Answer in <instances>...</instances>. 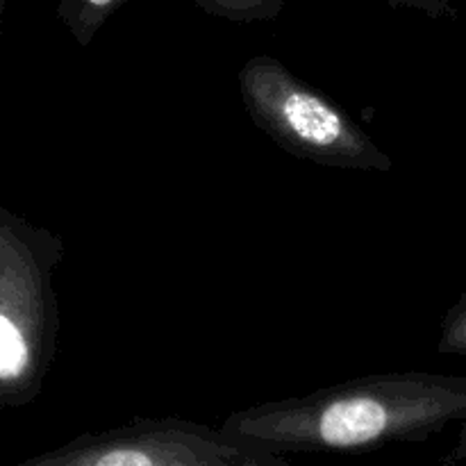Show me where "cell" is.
<instances>
[{"label":"cell","mask_w":466,"mask_h":466,"mask_svg":"<svg viewBox=\"0 0 466 466\" xmlns=\"http://www.w3.org/2000/svg\"><path fill=\"white\" fill-rule=\"evenodd\" d=\"M209 16L232 23H264L282 14L287 0H189Z\"/></svg>","instance_id":"obj_6"},{"label":"cell","mask_w":466,"mask_h":466,"mask_svg":"<svg viewBox=\"0 0 466 466\" xmlns=\"http://www.w3.org/2000/svg\"><path fill=\"white\" fill-rule=\"evenodd\" d=\"M135 0H59L57 18L80 48H89L109 18Z\"/></svg>","instance_id":"obj_5"},{"label":"cell","mask_w":466,"mask_h":466,"mask_svg":"<svg viewBox=\"0 0 466 466\" xmlns=\"http://www.w3.org/2000/svg\"><path fill=\"white\" fill-rule=\"evenodd\" d=\"M62 259V237L32 223L0 255V410L32 403L44 390L57 350Z\"/></svg>","instance_id":"obj_3"},{"label":"cell","mask_w":466,"mask_h":466,"mask_svg":"<svg viewBox=\"0 0 466 466\" xmlns=\"http://www.w3.org/2000/svg\"><path fill=\"white\" fill-rule=\"evenodd\" d=\"M16 466H294L226 435L221 428L180 417H135L103 432H86Z\"/></svg>","instance_id":"obj_4"},{"label":"cell","mask_w":466,"mask_h":466,"mask_svg":"<svg viewBox=\"0 0 466 466\" xmlns=\"http://www.w3.org/2000/svg\"><path fill=\"white\" fill-rule=\"evenodd\" d=\"M237 85L250 121L287 153L346 171L387 173L394 168V159L341 105L278 57L246 59Z\"/></svg>","instance_id":"obj_2"},{"label":"cell","mask_w":466,"mask_h":466,"mask_svg":"<svg viewBox=\"0 0 466 466\" xmlns=\"http://www.w3.org/2000/svg\"><path fill=\"white\" fill-rule=\"evenodd\" d=\"M7 5H9V0H0V35H3V25H5V14H7Z\"/></svg>","instance_id":"obj_10"},{"label":"cell","mask_w":466,"mask_h":466,"mask_svg":"<svg viewBox=\"0 0 466 466\" xmlns=\"http://www.w3.org/2000/svg\"><path fill=\"white\" fill-rule=\"evenodd\" d=\"M437 353L466 358V294L455 300L441 319Z\"/></svg>","instance_id":"obj_7"},{"label":"cell","mask_w":466,"mask_h":466,"mask_svg":"<svg viewBox=\"0 0 466 466\" xmlns=\"http://www.w3.org/2000/svg\"><path fill=\"white\" fill-rule=\"evenodd\" d=\"M27 226H30V221L16 217V214H12L0 205V255L27 230Z\"/></svg>","instance_id":"obj_9"},{"label":"cell","mask_w":466,"mask_h":466,"mask_svg":"<svg viewBox=\"0 0 466 466\" xmlns=\"http://www.w3.org/2000/svg\"><path fill=\"white\" fill-rule=\"evenodd\" d=\"M385 3L394 9H412V12L435 18V21L458 16V9L453 7L451 0H385Z\"/></svg>","instance_id":"obj_8"},{"label":"cell","mask_w":466,"mask_h":466,"mask_svg":"<svg viewBox=\"0 0 466 466\" xmlns=\"http://www.w3.org/2000/svg\"><path fill=\"white\" fill-rule=\"evenodd\" d=\"M226 435L273 453H369L458 431L446 464L466 460V376L403 371L353 378L228 414Z\"/></svg>","instance_id":"obj_1"}]
</instances>
